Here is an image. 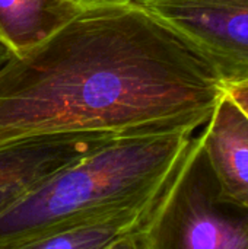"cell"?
Segmentation results:
<instances>
[{"instance_id":"1","label":"cell","mask_w":248,"mask_h":249,"mask_svg":"<svg viewBox=\"0 0 248 249\" xmlns=\"http://www.w3.org/2000/svg\"><path fill=\"white\" fill-rule=\"evenodd\" d=\"M224 93L216 69L159 19L132 0L94 1L0 64V147L58 134L194 133Z\"/></svg>"},{"instance_id":"2","label":"cell","mask_w":248,"mask_h":249,"mask_svg":"<svg viewBox=\"0 0 248 249\" xmlns=\"http://www.w3.org/2000/svg\"><path fill=\"white\" fill-rule=\"evenodd\" d=\"M193 133L114 137L0 212V245L158 201Z\"/></svg>"},{"instance_id":"3","label":"cell","mask_w":248,"mask_h":249,"mask_svg":"<svg viewBox=\"0 0 248 249\" xmlns=\"http://www.w3.org/2000/svg\"><path fill=\"white\" fill-rule=\"evenodd\" d=\"M142 233L148 249H248V209L221 198L199 136L191 139Z\"/></svg>"},{"instance_id":"4","label":"cell","mask_w":248,"mask_h":249,"mask_svg":"<svg viewBox=\"0 0 248 249\" xmlns=\"http://www.w3.org/2000/svg\"><path fill=\"white\" fill-rule=\"evenodd\" d=\"M193 45L225 85L248 79V0H132Z\"/></svg>"},{"instance_id":"5","label":"cell","mask_w":248,"mask_h":249,"mask_svg":"<svg viewBox=\"0 0 248 249\" xmlns=\"http://www.w3.org/2000/svg\"><path fill=\"white\" fill-rule=\"evenodd\" d=\"M105 134H58L20 140L0 147V212L47 177L110 142Z\"/></svg>"},{"instance_id":"6","label":"cell","mask_w":248,"mask_h":249,"mask_svg":"<svg viewBox=\"0 0 248 249\" xmlns=\"http://www.w3.org/2000/svg\"><path fill=\"white\" fill-rule=\"evenodd\" d=\"M199 137L221 198L248 209V115L227 92Z\"/></svg>"},{"instance_id":"7","label":"cell","mask_w":248,"mask_h":249,"mask_svg":"<svg viewBox=\"0 0 248 249\" xmlns=\"http://www.w3.org/2000/svg\"><path fill=\"white\" fill-rule=\"evenodd\" d=\"M155 204L124 209L86 222L57 228L1 244L0 249H101L118 238L142 231Z\"/></svg>"},{"instance_id":"8","label":"cell","mask_w":248,"mask_h":249,"mask_svg":"<svg viewBox=\"0 0 248 249\" xmlns=\"http://www.w3.org/2000/svg\"><path fill=\"white\" fill-rule=\"evenodd\" d=\"M77 0H0V45L23 53L64 26L82 9Z\"/></svg>"},{"instance_id":"9","label":"cell","mask_w":248,"mask_h":249,"mask_svg":"<svg viewBox=\"0 0 248 249\" xmlns=\"http://www.w3.org/2000/svg\"><path fill=\"white\" fill-rule=\"evenodd\" d=\"M225 92L248 115V79L227 83Z\"/></svg>"},{"instance_id":"10","label":"cell","mask_w":248,"mask_h":249,"mask_svg":"<svg viewBox=\"0 0 248 249\" xmlns=\"http://www.w3.org/2000/svg\"><path fill=\"white\" fill-rule=\"evenodd\" d=\"M142 231H137V232L129 233L123 238H118L101 249H148Z\"/></svg>"},{"instance_id":"11","label":"cell","mask_w":248,"mask_h":249,"mask_svg":"<svg viewBox=\"0 0 248 249\" xmlns=\"http://www.w3.org/2000/svg\"><path fill=\"white\" fill-rule=\"evenodd\" d=\"M7 55H9V51H7L3 45H0V64L6 60Z\"/></svg>"},{"instance_id":"12","label":"cell","mask_w":248,"mask_h":249,"mask_svg":"<svg viewBox=\"0 0 248 249\" xmlns=\"http://www.w3.org/2000/svg\"><path fill=\"white\" fill-rule=\"evenodd\" d=\"M77 1H80V3H83V4H88V3H94V1H102V0H77Z\"/></svg>"}]
</instances>
